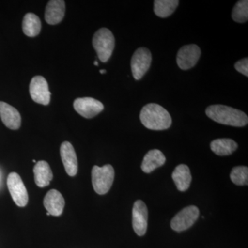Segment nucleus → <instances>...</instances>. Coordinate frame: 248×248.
<instances>
[{
  "label": "nucleus",
  "mask_w": 248,
  "mask_h": 248,
  "mask_svg": "<svg viewBox=\"0 0 248 248\" xmlns=\"http://www.w3.org/2000/svg\"><path fill=\"white\" fill-rule=\"evenodd\" d=\"M140 120L146 128L152 130H164L172 124V117L164 108L157 104H148L140 112Z\"/></svg>",
  "instance_id": "nucleus-1"
},
{
  "label": "nucleus",
  "mask_w": 248,
  "mask_h": 248,
  "mask_svg": "<svg viewBox=\"0 0 248 248\" xmlns=\"http://www.w3.org/2000/svg\"><path fill=\"white\" fill-rule=\"evenodd\" d=\"M205 113L217 123L234 127L247 125L248 117L243 111L224 105H213L207 108Z\"/></svg>",
  "instance_id": "nucleus-2"
},
{
  "label": "nucleus",
  "mask_w": 248,
  "mask_h": 248,
  "mask_svg": "<svg viewBox=\"0 0 248 248\" xmlns=\"http://www.w3.org/2000/svg\"><path fill=\"white\" fill-rule=\"evenodd\" d=\"M115 40L113 34L109 29L102 28L94 33L93 45L101 62L108 61L115 48Z\"/></svg>",
  "instance_id": "nucleus-3"
},
{
  "label": "nucleus",
  "mask_w": 248,
  "mask_h": 248,
  "mask_svg": "<svg viewBox=\"0 0 248 248\" xmlns=\"http://www.w3.org/2000/svg\"><path fill=\"white\" fill-rule=\"evenodd\" d=\"M115 170L110 164L103 167L94 166L92 170V183L93 188L98 195L107 194L114 182Z\"/></svg>",
  "instance_id": "nucleus-4"
},
{
  "label": "nucleus",
  "mask_w": 248,
  "mask_h": 248,
  "mask_svg": "<svg viewBox=\"0 0 248 248\" xmlns=\"http://www.w3.org/2000/svg\"><path fill=\"white\" fill-rule=\"evenodd\" d=\"M152 62V54L148 48H138L131 60V70L135 80L141 79L149 70Z\"/></svg>",
  "instance_id": "nucleus-5"
},
{
  "label": "nucleus",
  "mask_w": 248,
  "mask_h": 248,
  "mask_svg": "<svg viewBox=\"0 0 248 248\" xmlns=\"http://www.w3.org/2000/svg\"><path fill=\"white\" fill-rule=\"evenodd\" d=\"M7 186L16 205L19 207H25L29 202V195L27 188L17 173H10L7 178Z\"/></svg>",
  "instance_id": "nucleus-6"
},
{
  "label": "nucleus",
  "mask_w": 248,
  "mask_h": 248,
  "mask_svg": "<svg viewBox=\"0 0 248 248\" xmlns=\"http://www.w3.org/2000/svg\"><path fill=\"white\" fill-rule=\"evenodd\" d=\"M200 210L194 205L186 207L177 214L171 221V228L176 232H182L190 228L198 219Z\"/></svg>",
  "instance_id": "nucleus-7"
},
{
  "label": "nucleus",
  "mask_w": 248,
  "mask_h": 248,
  "mask_svg": "<svg viewBox=\"0 0 248 248\" xmlns=\"http://www.w3.org/2000/svg\"><path fill=\"white\" fill-rule=\"evenodd\" d=\"M29 91L34 102L45 106L50 103L51 93L49 91L48 83L44 77H34L31 80Z\"/></svg>",
  "instance_id": "nucleus-8"
},
{
  "label": "nucleus",
  "mask_w": 248,
  "mask_h": 248,
  "mask_svg": "<svg viewBox=\"0 0 248 248\" xmlns=\"http://www.w3.org/2000/svg\"><path fill=\"white\" fill-rule=\"evenodd\" d=\"M73 107L78 113L86 119L95 117L104 108L102 102L92 97L78 98Z\"/></svg>",
  "instance_id": "nucleus-9"
},
{
  "label": "nucleus",
  "mask_w": 248,
  "mask_h": 248,
  "mask_svg": "<svg viewBox=\"0 0 248 248\" xmlns=\"http://www.w3.org/2000/svg\"><path fill=\"white\" fill-rule=\"evenodd\" d=\"M201 50L197 45H186L179 49L177 53L178 66L182 70L193 68L200 60Z\"/></svg>",
  "instance_id": "nucleus-10"
},
{
  "label": "nucleus",
  "mask_w": 248,
  "mask_h": 248,
  "mask_svg": "<svg viewBox=\"0 0 248 248\" xmlns=\"http://www.w3.org/2000/svg\"><path fill=\"white\" fill-rule=\"evenodd\" d=\"M148 208L141 200L135 202L133 208V227L138 236L146 234L148 228Z\"/></svg>",
  "instance_id": "nucleus-11"
},
{
  "label": "nucleus",
  "mask_w": 248,
  "mask_h": 248,
  "mask_svg": "<svg viewBox=\"0 0 248 248\" xmlns=\"http://www.w3.org/2000/svg\"><path fill=\"white\" fill-rule=\"evenodd\" d=\"M60 155L67 174L71 177L76 176L78 171V162L73 145L68 141L62 143L60 148Z\"/></svg>",
  "instance_id": "nucleus-12"
},
{
  "label": "nucleus",
  "mask_w": 248,
  "mask_h": 248,
  "mask_svg": "<svg viewBox=\"0 0 248 248\" xmlns=\"http://www.w3.org/2000/svg\"><path fill=\"white\" fill-rule=\"evenodd\" d=\"M0 117L3 123L11 130L20 128L21 115L17 109L7 103L0 102Z\"/></svg>",
  "instance_id": "nucleus-13"
},
{
  "label": "nucleus",
  "mask_w": 248,
  "mask_h": 248,
  "mask_svg": "<svg viewBox=\"0 0 248 248\" xmlns=\"http://www.w3.org/2000/svg\"><path fill=\"white\" fill-rule=\"evenodd\" d=\"M44 205L47 212L52 216H60L63 213L65 201L63 196L59 191H48L44 200Z\"/></svg>",
  "instance_id": "nucleus-14"
},
{
  "label": "nucleus",
  "mask_w": 248,
  "mask_h": 248,
  "mask_svg": "<svg viewBox=\"0 0 248 248\" xmlns=\"http://www.w3.org/2000/svg\"><path fill=\"white\" fill-rule=\"evenodd\" d=\"M66 5L63 0L49 1L45 11V19L50 25L61 22L65 15Z\"/></svg>",
  "instance_id": "nucleus-15"
},
{
  "label": "nucleus",
  "mask_w": 248,
  "mask_h": 248,
  "mask_svg": "<svg viewBox=\"0 0 248 248\" xmlns=\"http://www.w3.org/2000/svg\"><path fill=\"white\" fill-rule=\"evenodd\" d=\"M34 179L36 185L40 187L48 186L53 179V175L50 166L46 161L37 162L33 169Z\"/></svg>",
  "instance_id": "nucleus-16"
},
{
  "label": "nucleus",
  "mask_w": 248,
  "mask_h": 248,
  "mask_svg": "<svg viewBox=\"0 0 248 248\" xmlns=\"http://www.w3.org/2000/svg\"><path fill=\"white\" fill-rule=\"evenodd\" d=\"M166 156L159 150L150 151L143 158L141 169L143 172L151 173L157 168L161 167L166 162Z\"/></svg>",
  "instance_id": "nucleus-17"
},
{
  "label": "nucleus",
  "mask_w": 248,
  "mask_h": 248,
  "mask_svg": "<svg viewBox=\"0 0 248 248\" xmlns=\"http://www.w3.org/2000/svg\"><path fill=\"white\" fill-rule=\"evenodd\" d=\"M172 179L178 190L185 192L190 187L192 176L188 166L180 164L176 167L172 172Z\"/></svg>",
  "instance_id": "nucleus-18"
},
{
  "label": "nucleus",
  "mask_w": 248,
  "mask_h": 248,
  "mask_svg": "<svg viewBox=\"0 0 248 248\" xmlns=\"http://www.w3.org/2000/svg\"><path fill=\"white\" fill-rule=\"evenodd\" d=\"M212 151L218 156L232 154L238 148V144L231 139H218L210 143Z\"/></svg>",
  "instance_id": "nucleus-19"
},
{
  "label": "nucleus",
  "mask_w": 248,
  "mask_h": 248,
  "mask_svg": "<svg viewBox=\"0 0 248 248\" xmlns=\"http://www.w3.org/2000/svg\"><path fill=\"white\" fill-rule=\"evenodd\" d=\"M42 24L38 16L35 14H26L22 22L23 32L28 37H34L40 34Z\"/></svg>",
  "instance_id": "nucleus-20"
},
{
  "label": "nucleus",
  "mask_w": 248,
  "mask_h": 248,
  "mask_svg": "<svg viewBox=\"0 0 248 248\" xmlns=\"http://www.w3.org/2000/svg\"><path fill=\"white\" fill-rule=\"evenodd\" d=\"M179 3L178 0H155V14L161 18L169 17L177 9Z\"/></svg>",
  "instance_id": "nucleus-21"
},
{
  "label": "nucleus",
  "mask_w": 248,
  "mask_h": 248,
  "mask_svg": "<svg viewBox=\"0 0 248 248\" xmlns=\"http://www.w3.org/2000/svg\"><path fill=\"white\" fill-rule=\"evenodd\" d=\"M233 20L238 23H245L248 19V1L241 0L238 1L233 9L232 14Z\"/></svg>",
  "instance_id": "nucleus-22"
},
{
  "label": "nucleus",
  "mask_w": 248,
  "mask_h": 248,
  "mask_svg": "<svg viewBox=\"0 0 248 248\" xmlns=\"http://www.w3.org/2000/svg\"><path fill=\"white\" fill-rule=\"evenodd\" d=\"M232 182L237 186H247L248 169L246 166H238L232 169L231 173Z\"/></svg>",
  "instance_id": "nucleus-23"
},
{
  "label": "nucleus",
  "mask_w": 248,
  "mask_h": 248,
  "mask_svg": "<svg viewBox=\"0 0 248 248\" xmlns=\"http://www.w3.org/2000/svg\"><path fill=\"white\" fill-rule=\"evenodd\" d=\"M234 68L239 73L248 77V59L244 58L236 62L235 63Z\"/></svg>",
  "instance_id": "nucleus-24"
},
{
  "label": "nucleus",
  "mask_w": 248,
  "mask_h": 248,
  "mask_svg": "<svg viewBox=\"0 0 248 248\" xmlns=\"http://www.w3.org/2000/svg\"><path fill=\"white\" fill-rule=\"evenodd\" d=\"M99 72H100L101 74H104V73H107V71H106V70H100Z\"/></svg>",
  "instance_id": "nucleus-25"
},
{
  "label": "nucleus",
  "mask_w": 248,
  "mask_h": 248,
  "mask_svg": "<svg viewBox=\"0 0 248 248\" xmlns=\"http://www.w3.org/2000/svg\"><path fill=\"white\" fill-rule=\"evenodd\" d=\"M94 66H98V65H99V64H98V62L97 61L94 62Z\"/></svg>",
  "instance_id": "nucleus-26"
},
{
  "label": "nucleus",
  "mask_w": 248,
  "mask_h": 248,
  "mask_svg": "<svg viewBox=\"0 0 248 248\" xmlns=\"http://www.w3.org/2000/svg\"><path fill=\"white\" fill-rule=\"evenodd\" d=\"M46 215L47 216H49V215H50V214H49L48 212H47Z\"/></svg>",
  "instance_id": "nucleus-27"
},
{
  "label": "nucleus",
  "mask_w": 248,
  "mask_h": 248,
  "mask_svg": "<svg viewBox=\"0 0 248 248\" xmlns=\"http://www.w3.org/2000/svg\"><path fill=\"white\" fill-rule=\"evenodd\" d=\"M32 161L35 163H37V161H36V160H32Z\"/></svg>",
  "instance_id": "nucleus-28"
}]
</instances>
